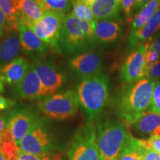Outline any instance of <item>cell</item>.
Segmentation results:
<instances>
[{
    "instance_id": "cell-12",
    "label": "cell",
    "mask_w": 160,
    "mask_h": 160,
    "mask_svg": "<svg viewBox=\"0 0 160 160\" xmlns=\"http://www.w3.org/2000/svg\"><path fill=\"white\" fill-rule=\"evenodd\" d=\"M69 66L75 75L83 79L102 72V59L98 53L88 51L73 58Z\"/></svg>"
},
{
    "instance_id": "cell-29",
    "label": "cell",
    "mask_w": 160,
    "mask_h": 160,
    "mask_svg": "<svg viewBox=\"0 0 160 160\" xmlns=\"http://www.w3.org/2000/svg\"><path fill=\"white\" fill-rule=\"evenodd\" d=\"M56 154L49 153H42V154H33V153H26L19 149L18 160H53Z\"/></svg>"
},
{
    "instance_id": "cell-44",
    "label": "cell",
    "mask_w": 160,
    "mask_h": 160,
    "mask_svg": "<svg viewBox=\"0 0 160 160\" xmlns=\"http://www.w3.org/2000/svg\"><path fill=\"white\" fill-rule=\"evenodd\" d=\"M6 31H0V40L2 39V37L5 35Z\"/></svg>"
},
{
    "instance_id": "cell-5",
    "label": "cell",
    "mask_w": 160,
    "mask_h": 160,
    "mask_svg": "<svg viewBox=\"0 0 160 160\" xmlns=\"http://www.w3.org/2000/svg\"><path fill=\"white\" fill-rule=\"evenodd\" d=\"M79 101L77 92L69 90L39 100L37 107L45 117L54 120H65L77 113Z\"/></svg>"
},
{
    "instance_id": "cell-9",
    "label": "cell",
    "mask_w": 160,
    "mask_h": 160,
    "mask_svg": "<svg viewBox=\"0 0 160 160\" xmlns=\"http://www.w3.org/2000/svg\"><path fill=\"white\" fill-rule=\"evenodd\" d=\"M19 147L22 151L33 154H42L51 151V137L41 121L21 140Z\"/></svg>"
},
{
    "instance_id": "cell-26",
    "label": "cell",
    "mask_w": 160,
    "mask_h": 160,
    "mask_svg": "<svg viewBox=\"0 0 160 160\" xmlns=\"http://www.w3.org/2000/svg\"><path fill=\"white\" fill-rule=\"evenodd\" d=\"M71 5L72 11L71 13L75 17L90 22H95L97 21L91 8V6L82 2L79 0H72Z\"/></svg>"
},
{
    "instance_id": "cell-18",
    "label": "cell",
    "mask_w": 160,
    "mask_h": 160,
    "mask_svg": "<svg viewBox=\"0 0 160 160\" xmlns=\"http://www.w3.org/2000/svg\"><path fill=\"white\" fill-rule=\"evenodd\" d=\"M96 39L103 44L114 42L122 33L119 22L114 20H99L93 23Z\"/></svg>"
},
{
    "instance_id": "cell-7",
    "label": "cell",
    "mask_w": 160,
    "mask_h": 160,
    "mask_svg": "<svg viewBox=\"0 0 160 160\" xmlns=\"http://www.w3.org/2000/svg\"><path fill=\"white\" fill-rule=\"evenodd\" d=\"M65 17L64 12L45 11L42 18L37 22L23 24L50 48L59 53V39Z\"/></svg>"
},
{
    "instance_id": "cell-13",
    "label": "cell",
    "mask_w": 160,
    "mask_h": 160,
    "mask_svg": "<svg viewBox=\"0 0 160 160\" xmlns=\"http://www.w3.org/2000/svg\"><path fill=\"white\" fill-rule=\"evenodd\" d=\"M13 92L16 97L21 99H34L42 97V85L33 63L30 65L23 79L13 85Z\"/></svg>"
},
{
    "instance_id": "cell-42",
    "label": "cell",
    "mask_w": 160,
    "mask_h": 160,
    "mask_svg": "<svg viewBox=\"0 0 160 160\" xmlns=\"http://www.w3.org/2000/svg\"><path fill=\"white\" fill-rule=\"evenodd\" d=\"M159 36H160V29L159 30V31H158L157 32V33H155V34L154 35H153V37H152L151 38V39H156V38H157V37H159ZM149 39V40H150Z\"/></svg>"
},
{
    "instance_id": "cell-3",
    "label": "cell",
    "mask_w": 160,
    "mask_h": 160,
    "mask_svg": "<svg viewBox=\"0 0 160 160\" xmlns=\"http://www.w3.org/2000/svg\"><path fill=\"white\" fill-rule=\"evenodd\" d=\"M93 23L78 19L71 12L68 13L59 39L61 51L72 54L92 48L97 42Z\"/></svg>"
},
{
    "instance_id": "cell-45",
    "label": "cell",
    "mask_w": 160,
    "mask_h": 160,
    "mask_svg": "<svg viewBox=\"0 0 160 160\" xmlns=\"http://www.w3.org/2000/svg\"><path fill=\"white\" fill-rule=\"evenodd\" d=\"M0 160H5V158H4V157L2 156V154L1 153V152H0Z\"/></svg>"
},
{
    "instance_id": "cell-8",
    "label": "cell",
    "mask_w": 160,
    "mask_h": 160,
    "mask_svg": "<svg viewBox=\"0 0 160 160\" xmlns=\"http://www.w3.org/2000/svg\"><path fill=\"white\" fill-rule=\"evenodd\" d=\"M146 46L145 42L136 48L126 58L121 69L119 79L125 85H131L145 77L146 67L145 54Z\"/></svg>"
},
{
    "instance_id": "cell-17",
    "label": "cell",
    "mask_w": 160,
    "mask_h": 160,
    "mask_svg": "<svg viewBox=\"0 0 160 160\" xmlns=\"http://www.w3.org/2000/svg\"><path fill=\"white\" fill-rule=\"evenodd\" d=\"M160 29V8L156 12L149 21L145 25L135 32L129 35L128 48V49H135L137 46L142 44L155 34Z\"/></svg>"
},
{
    "instance_id": "cell-1",
    "label": "cell",
    "mask_w": 160,
    "mask_h": 160,
    "mask_svg": "<svg viewBox=\"0 0 160 160\" xmlns=\"http://www.w3.org/2000/svg\"><path fill=\"white\" fill-rule=\"evenodd\" d=\"M155 82L148 78L126 85L118 99L117 111L125 123L131 125L148 111Z\"/></svg>"
},
{
    "instance_id": "cell-2",
    "label": "cell",
    "mask_w": 160,
    "mask_h": 160,
    "mask_svg": "<svg viewBox=\"0 0 160 160\" xmlns=\"http://www.w3.org/2000/svg\"><path fill=\"white\" fill-rule=\"evenodd\" d=\"M77 96L90 122L99 117L109 97V79L107 74L100 72L83 79L77 87Z\"/></svg>"
},
{
    "instance_id": "cell-34",
    "label": "cell",
    "mask_w": 160,
    "mask_h": 160,
    "mask_svg": "<svg viewBox=\"0 0 160 160\" xmlns=\"http://www.w3.org/2000/svg\"><path fill=\"white\" fill-rule=\"evenodd\" d=\"M146 50H153L160 54V36L154 39L148 40L145 42Z\"/></svg>"
},
{
    "instance_id": "cell-36",
    "label": "cell",
    "mask_w": 160,
    "mask_h": 160,
    "mask_svg": "<svg viewBox=\"0 0 160 160\" xmlns=\"http://www.w3.org/2000/svg\"><path fill=\"white\" fill-rule=\"evenodd\" d=\"M10 119V113L9 111L8 113H0V135L2 133V131L5 130L8 125V122Z\"/></svg>"
},
{
    "instance_id": "cell-43",
    "label": "cell",
    "mask_w": 160,
    "mask_h": 160,
    "mask_svg": "<svg viewBox=\"0 0 160 160\" xmlns=\"http://www.w3.org/2000/svg\"><path fill=\"white\" fill-rule=\"evenodd\" d=\"M53 160H62V154H60V153H56Z\"/></svg>"
},
{
    "instance_id": "cell-23",
    "label": "cell",
    "mask_w": 160,
    "mask_h": 160,
    "mask_svg": "<svg viewBox=\"0 0 160 160\" xmlns=\"http://www.w3.org/2000/svg\"><path fill=\"white\" fill-rule=\"evenodd\" d=\"M160 8V0H150V1L137 12L132 22L130 34L141 29L149 19L155 14Z\"/></svg>"
},
{
    "instance_id": "cell-28",
    "label": "cell",
    "mask_w": 160,
    "mask_h": 160,
    "mask_svg": "<svg viewBox=\"0 0 160 160\" xmlns=\"http://www.w3.org/2000/svg\"><path fill=\"white\" fill-rule=\"evenodd\" d=\"M148 111L160 114V81L156 82L152 93L151 101Z\"/></svg>"
},
{
    "instance_id": "cell-25",
    "label": "cell",
    "mask_w": 160,
    "mask_h": 160,
    "mask_svg": "<svg viewBox=\"0 0 160 160\" xmlns=\"http://www.w3.org/2000/svg\"><path fill=\"white\" fill-rule=\"evenodd\" d=\"M0 10L7 18L8 29H18L19 14L17 0H0Z\"/></svg>"
},
{
    "instance_id": "cell-4",
    "label": "cell",
    "mask_w": 160,
    "mask_h": 160,
    "mask_svg": "<svg viewBox=\"0 0 160 160\" xmlns=\"http://www.w3.org/2000/svg\"><path fill=\"white\" fill-rule=\"evenodd\" d=\"M96 130L100 160H118L130 133L125 125L117 119H107Z\"/></svg>"
},
{
    "instance_id": "cell-41",
    "label": "cell",
    "mask_w": 160,
    "mask_h": 160,
    "mask_svg": "<svg viewBox=\"0 0 160 160\" xmlns=\"http://www.w3.org/2000/svg\"><path fill=\"white\" fill-rule=\"evenodd\" d=\"M5 91V86H4V82L0 78V94L2 93Z\"/></svg>"
},
{
    "instance_id": "cell-35",
    "label": "cell",
    "mask_w": 160,
    "mask_h": 160,
    "mask_svg": "<svg viewBox=\"0 0 160 160\" xmlns=\"http://www.w3.org/2000/svg\"><path fill=\"white\" fill-rule=\"evenodd\" d=\"M15 104L16 102L13 100L0 96V111L11 108L15 105Z\"/></svg>"
},
{
    "instance_id": "cell-32",
    "label": "cell",
    "mask_w": 160,
    "mask_h": 160,
    "mask_svg": "<svg viewBox=\"0 0 160 160\" xmlns=\"http://www.w3.org/2000/svg\"><path fill=\"white\" fill-rule=\"evenodd\" d=\"M137 1V0H120L121 9L127 18L131 17L133 11L136 9Z\"/></svg>"
},
{
    "instance_id": "cell-40",
    "label": "cell",
    "mask_w": 160,
    "mask_h": 160,
    "mask_svg": "<svg viewBox=\"0 0 160 160\" xmlns=\"http://www.w3.org/2000/svg\"><path fill=\"white\" fill-rule=\"evenodd\" d=\"M79 1L82 2L86 4V5L91 6L92 4L96 0H79Z\"/></svg>"
},
{
    "instance_id": "cell-39",
    "label": "cell",
    "mask_w": 160,
    "mask_h": 160,
    "mask_svg": "<svg viewBox=\"0 0 160 160\" xmlns=\"http://www.w3.org/2000/svg\"><path fill=\"white\" fill-rule=\"evenodd\" d=\"M150 0H137V6H136V11L137 12L139 11L143 7L145 4H147Z\"/></svg>"
},
{
    "instance_id": "cell-37",
    "label": "cell",
    "mask_w": 160,
    "mask_h": 160,
    "mask_svg": "<svg viewBox=\"0 0 160 160\" xmlns=\"http://www.w3.org/2000/svg\"><path fill=\"white\" fill-rule=\"evenodd\" d=\"M144 160H160V154L151 147H148L145 153Z\"/></svg>"
},
{
    "instance_id": "cell-22",
    "label": "cell",
    "mask_w": 160,
    "mask_h": 160,
    "mask_svg": "<svg viewBox=\"0 0 160 160\" xmlns=\"http://www.w3.org/2000/svg\"><path fill=\"white\" fill-rule=\"evenodd\" d=\"M19 22L34 23L42 18L45 11L35 0H17Z\"/></svg>"
},
{
    "instance_id": "cell-16",
    "label": "cell",
    "mask_w": 160,
    "mask_h": 160,
    "mask_svg": "<svg viewBox=\"0 0 160 160\" xmlns=\"http://www.w3.org/2000/svg\"><path fill=\"white\" fill-rule=\"evenodd\" d=\"M18 31L21 47L24 51L33 55H42L47 52L49 47L23 23H18Z\"/></svg>"
},
{
    "instance_id": "cell-21",
    "label": "cell",
    "mask_w": 160,
    "mask_h": 160,
    "mask_svg": "<svg viewBox=\"0 0 160 160\" xmlns=\"http://www.w3.org/2000/svg\"><path fill=\"white\" fill-rule=\"evenodd\" d=\"M91 8L97 21L117 19L121 9L120 0H96Z\"/></svg>"
},
{
    "instance_id": "cell-31",
    "label": "cell",
    "mask_w": 160,
    "mask_h": 160,
    "mask_svg": "<svg viewBox=\"0 0 160 160\" xmlns=\"http://www.w3.org/2000/svg\"><path fill=\"white\" fill-rule=\"evenodd\" d=\"M160 59V54L153 50H146L145 54V62L146 71L153 66Z\"/></svg>"
},
{
    "instance_id": "cell-6",
    "label": "cell",
    "mask_w": 160,
    "mask_h": 160,
    "mask_svg": "<svg viewBox=\"0 0 160 160\" xmlns=\"http://www.w3.org/2000/svg\"><path fill=\"white\" fill-rule=\"evenodd\" d=\"M68 157V160H100L97 130L92 122L76 132L70 143Z\"/></svg>"
},
{
    "instance_id": "cell-30",
    "label": "cell",
    "mask_w": 160,
    "mask_h": 160,
    "mask_svg": "<svg viewBox=\"0 0 160 160\" xmlns=\"http://www.w3.org/2000/svg\"><path fill=\"white\" fill-rule=\"evenodd\" d=\"M145 77L155 82L160 81V59L146 71Z\"/></svg>"
},
{
    "instance_id": "cell-11",
    "label": "cell",
    "mask_w": 160,
    "mask_h": 160,
    "mask_svg": "<svg viewBox=\"0 0 160 160\" xmlns=\"http://www.w3.org/2000/svg\"><path fill=\"white\" fill-rule=\"evenodd\" d=\"M33 65L42 85V97L55 94L63 85L62 73L53 64L47 62L37 60Z\"/></svg>"
},
{
    "instance_id": "cell-20",
    "label": "cell",
    "mask_w": 160,
    "mask_h": 160,
    "mask_svg": "<svg viewBox=\"0 0 160 160\" xmlns=\"http://www.w3.org/2000/svg\"><path fill=\"white\" fill-rule=\"evenodd\" d=\"M148 147L147 140L137 139L129 133L118 160H144Z\"/></svg>"
},
{
    "instance_id": "cell-24",
    "label": "cell",
    "mask_w": 160,
    "mask_h": 160,
    "mask_svg": "<svg viewBox=\"0 0 160 160\" xmlns=\"http://www.w3.org/2000/svg\"><path fill=\"white\" fill-rule=\"evenodd\" d=\"M19 149L11 131L7 127L0 135V152L5 160H18Z\"/></svg>"
},
{
    "instance_id": "cell-33",
    "label": "cell",
    "mask_w": 160,
    "mask_h": 160,
    "mask_svg": "<svg viewBox=\"0 0 160 160\" xmlns=\"http://www.w3.org/2000/svg\"><path fill=\"white\" fill-rule=\"evenodd\" d=\"M147 141L149 147L160 154V135H152Z\"/></svg>"
},
{
    "instance_id": "cell-27",
    "label": "cell",
    "mask_w": 160,
    "mask_h": 160,
    "mask_svg": "<svg viewBox=\"0 0 160 160\" xmlns=\"http://www.w3.org/2000/svg\"><path fill=\"white\" fill-rule=\"evenodd\" d=\"M45 11H58L67 13L72 0H35Z\"/></svg>"
},
{
    "instance_id": "cell-19",
    "label": "cell",
    "mask_w": 160,
    "mask_h": 160,
    "mask_svg": "<svg viewBox=\"0 0 160 160\" xmlns=\"http://www.w3.org/2000/svg\"><path fill=\"white\" fill-rule=\"evenodd\" d=\"M131 125L140 136L160 135V114L147 111Z\"/></svg>"
},
{
    "instance_id": "cell-10",
    "label": "cell",
    "mask_w": 160,
    "mask_h": 160,
    "mask_svg": "<svg viewBox=\"0 0 160 160\" xmlns=\"http://www.w3.org/2000/svg\"><path fill=\"white\" fill-rule=\"evenodd\" d=\"M10 119L8 128L13 139L19 145L21 140L40 122L39 118L31 110L22 108L9 111Z\"/></svg>"
},
{
    "instance_id": "cell-14",
    "label": "cell",
    "mask_w": 160,
    "mask_h": 160,
    "mask_svg": "<svg viewBox=\"0 0 160 160\" xmlns=\"http://www.w3.org/2000/svg\"><path fill=\"white\" fill-rule=\"evenodd\" d=\"M21 48L18 29H8L0 40V68L16 59Z\"/></svg>"
},
{
    "instance_id": "cell-38",
    "label": "cell",
    "mask_w": 160,
    "mask_h": 160,
    "mask_svg": "<svg viewBox=\"0 0 160 160\" xmlns=\"http://www.w3.org/2000/svg\"><path fill=\"white\" fill-rule=\"evenodd\" d=\"M8 28L7 18L3 13V12L0 10V31H7Z\"/></svg>"
},
{
    "instance_id": "cell-15",
    "label": "cell",
    "mask_w": 160,
    "mask_h": 160,
    "mask_svg": "<svg viewBox=\"0 0 160 160\" xmlns=\"http://www.w3.org/2000/svg\"><path fill=\"white\" fill-rule=\"evenodd\" d=\"M29 66L25 58L17 57L0 68V78L7 85H17L25 77Z\"/></svg>"
}]
</instances>
